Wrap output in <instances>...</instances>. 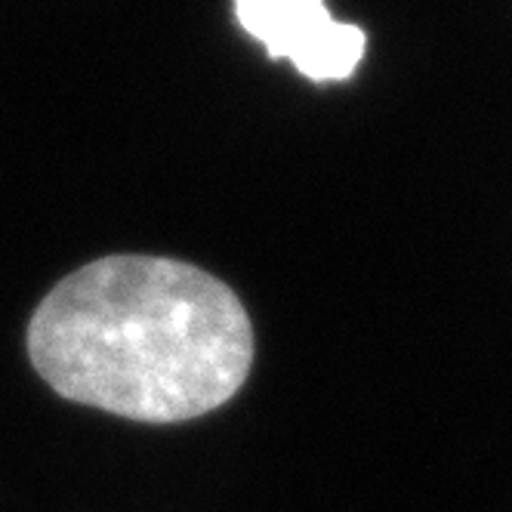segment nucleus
<instances>
[{"instance_id": "obj_2", "label": "nucleus", "mask_w": 512, "mask_h": 512, "mask_svg": "<svg viewBox=\"0 0 512 512\" xmlns=\"http://www.w3.org/2000/svg\"><path fill=\"white\" fill-rule=\"evenodd\" d=\"M235 16L269 59H290L315 84L349 81L368 50L364 31L337 22L324 0H235Z\"/></svg>"}, {"instance_id": "obj_1", "label": "nucleus", "mask_w": 512, "mask_h": 512, "mask_svg": "<svg viewBox=\"0 0 512 512\" xmlns=\"http://www.w3.org/2000/svg\"><path fill=\"white\" fill-rule=\"evenodd\" d=\"M68 401L142 423L216 411L244 386L253 327L219 278L164 256H105L56 284L28 327Z\"/></svg>"}]
</instances>
